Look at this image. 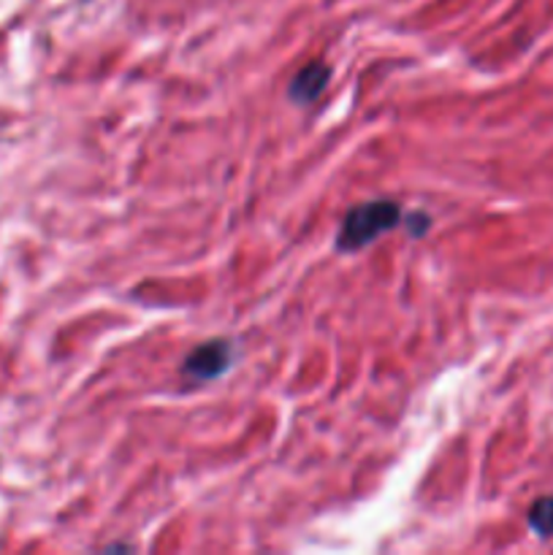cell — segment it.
I'll use <instances>...</instances> for the list:
<instances>
[{
    "label": "cell",
    "mask_w": 553,
    "mask_h": 555,
    "mask_svg": "<svg viewBox=\"0 0 553 555\" xmlns=\"http://www.w3.org/2000/svg\"><path fill=\"white\" fill-rule=\"evenodd\" d=\"M529 529L542 540L553 537V496H542L529 509Z\"/></svg>",
    "instance_id": "cell-4"
},
{
    "label": "cell",
    "mask_w": 553,
    "mask_h": 555,
    "mask_svg": "<svg viewBox=\"0 0 553 555\" xmlns=\"http://www.w3.org/2000/svg\"><path fill=\"white\" fill-rule=\"evenodd\" d=\"M233 361V347L231 341H206V345H198L188 358H184L182 372L188 374L195 383H204V379H215L231 366Z\"/></svg>",
    "instance_id": "cell-2"
},
{
    "label": "cell",
    "mask_w": 553,
    "mask_h": 555,
    "mask_svg": "<svg viewBox=\"0 0 553 555\" xmlns=\"http://www.w3.org/2000/svg\"><path fill=\"white\" fill-rule=\"evenodd\" d=\"M401 222V209L394 201H369V204L352 206L345 215L339 228V238L336 247L342 253H356V249L366 247L374 238L388 233Z\"/></svg>",
    "instance_id": "cell-1"
},
{
    "label": "cell",
    "mask_w": 553,
    "mask_h": 555,
    "mask_svg": "<svg viewBox=\"0 0 553 555\" xmlns=\"http://www.w3.org/2000/svg\"><path fill=\"white\" fill-rule=\"evenodd\" d=\"M329 79H331L329 65L314 60V63L304 65V68L293 76L291 87H287V95L298 103H312L323 95V90L329 87Z\"/></svg>",
    "instance_id": "cell-3"
}]
</instances>
